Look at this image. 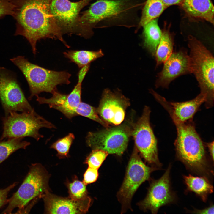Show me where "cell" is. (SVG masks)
I'll use <instances>...</instances> for the list:
<instances>
[{
  "label": "cell",
  "mask_w": 214,
  "mask_h": 214,
  "mask_svg": "<svg viewBox=\"0 0 214 214\" xmlns=\"http://www.w3.org/2000/svg\"><path fill=\"white\" fill-rule=\"evenodd\" d=\"M51 0H12V16L16 21L15 35H21L29 43L33 53H36V44L42 39L59 40L68 45L56 26L50 11Z\"/></svg>",
  "instance_id": "6da1fadb"
},
{
  "label": "cell",
  "mask_w": 214,
  "mask_h": 214,
  "mask_svg": "<svg viewBox=\"0 0 214 214\" xmlns=\"http://www.w3.org/2000/svg\"><path fill=\"white\" fill-rule=\"evenodd\" d=\"M145 0H97L80 17V36L85 38L91 37L95 28H136L140 19L139 12Z\"/></svg>",
  "instance_id": "7a4b0ae2"
},
{
  "label": "cell",
  "mask_w": 214,
  "mask_h": 214,
  "mask_svg": "<svg viewBox=\"0 0 214 214\" xmlns=\"http://www.w3.org/2000/svg\"><path fill=\"white\" fill-rule=\"evenodd\" d=\"M174 124L177 132L174 144L178 157L192 170L206 172L208 167L204 146L192 122L190 120Z\"/></svg>",
  "instance_id": "3957f363"
},
{
  "label": "cell",
  "mask_w": 214,
  "mask_h": 214,
  "mask_svg": "<svg viewBox=\"0 0 214 214\" xmlns=\"http://www.w3.org/2000/svg\"><path fill=\"white\" fill-rule=\"evenodd\" d=\"M10 60L21 70L28 84L30 100L42 92L52 94L57 86L68 84L71 75L66 71H56L46 69L30 62L24 56H18Z\"/></svg>",
  "instance_id": "277c9868"
},
{
  "label": "cell",
  "mask_w": 214,
  "mask_h": 214,
  "mask_svg": "<svg viewBox=\"0 0 214 214\" xmlns=\"http://www.w3.org/2000/svg\"><path fill=\"white\" fill-rule=\"evenodd\" d=\"M188 40L191 73L199 83L200 93L205 96L206 107L209 108L214 102V58L210 51L196 37L189 35Z\"/></svg>",
  "instance_id": "5b68a950"
},
{
  "label": "cell",
  "mask_w": 214,
  "mask_h": 214,
  "mask_svg": "<svg viewBox=\"0 0 214 214\" xmlns=\"http://www.w3.org/2000/svg\"><path fill=\"white\" fill-rule=\"evenodd\" d=\"M50 177L41 164H32L22 184L7 200L8 206L2 213H11L16 208L21 211L31 201L42 198L51 191L48 183Z\"/></svg>",
  "instance_id": "8992f818"
},
{
  "label": "cell",
  "mask_w": 214,
  "mask_h": 214,
  "mask_svg": "<svg viewBox=\"0 0 214 214\" xmlns=\"http://www.w3.org/2000/svg\"><path fill=\"white\" fill-rule=\"evenodd\" d=\"M3 131L0 141L4 139L30 137L38 141L43 136L39 133L42 128H55V126L33 110L18 113L12 112L2 118Z\"/></svg>",
  "instance_id": "52a82bcc"
},
{
  "label": "cell",
  "mask_w": 214,
  "mask_h": 214,
  "mask_svg": "<svg viewBox=\"0 0 214 214\" xmlns=\"http://www.w3.org/2000/svg\"><path fill=\"white\" fill-rule=\"evenodd\" d=\"M133 123L131 119H128L118 125L89 132L86 137V143L92 150H101L121 156L127 148Z\"/></svg>",
  "instance_id": "ba28073f"
},
{
  "label": "cell",
  "mask_w": 214,
  "mask_h": 214,
  "mask_svg": "<svg viewBox=\"0 0 214 214\" xmlns=\"http://www.w3.org/2000/svg\"><path fill=\"white\" fill-rule=\"evenodd\" d=\"M158 169L144 163L135 146L124 180L117 193L118 200L121 204V213H125L128 209L132 210L131 203L134 193L141 184L149 179L152 172Z\"/></svg>",
  "instance_id": "9c48e42d"
},
{
  "label": "cell",
  "mask_w": 214,
  "mask_h": 214,
  "mask_svg": "<svg viewBox=\"0 0 214 214\" xmlns=\"http://www.w3.org/2000/svg\"><path fill=\"white\" fill-rule=\"evenodd\" d=\"M150 108L145 106L141 116L133 123L131 136L140 155L151 166L156 167L161 164L158 158L157 141L150 124Z\"/></svg>",
  "instance_id": "30bf717a"
},
{
  "label": "cell",
  "mask_w": 214,
  "mask_h": 214,
  "mask_svg": "<svg viewBox=\"0 0 214 214\" xmlns=\"http://www.w3.org/2000/svg\"><path fill=\"white\" fill-rule=\"evenodd\" d=\"M92 0L72 2L68 0H51V13L62 35L75 34L80 36L79 12Z\"/></svg>",
  "instance_id": "8fae6325"
},
{
  "label": "cell",
  "mask_w": 214,
  "mask_h": 214,
  "mask_svg": "<svg viewBox=\"0 0 214 214\" xmlns=\"http://www.w3.org/2000/svg\"><path fill=\"white\" fill-rule=\"evenodd\" d=\"M0 100L5 115L12 112H29L34 109L11 72L0 67Z\"/></svg>",
  "instance_id": "7c38bea8"
},
{
  "label": "cell",
  "mask_w": 214,
  "mask_h": 214,
  "mask_svg": "<svg viewBox=\"0 0 214 214\" xmlns=\"http://www.w3.org/2000/svg\"><path fill=\"white\" fill-rule=\"evenodd\" d=\"M130 100L119 91L108 89L103 92L97 111L100 117L109 125H119L124 121Z\"/></svg>",
  "instance_id": "4fadbf2b"
},
{
  "label": "cell",
  "mask_w": 214,
  "mask_h": 214,
  "mask_svg": "<svg viewBox=\"0 0 214 214\" xmlns=\"http://www.w3.org/2000/svg\"><path fill=\"white\" fill-rule=\"evenodd\" d=\"M170 169L169 165L160 178L152 182L146 197L138 204L141 209L144 211L150 210L152 214H156L161 206L173 201L170 185Z\"/></svg>",
  "instance_id": "5bb4252c"
},
{
  "label": "cell",
  "mask_w": 214,
  "mask_h": 214,
  "mask_svg": "<svg viewBox=\"0 0 214 214\" xmlns=\"http://www.w3.org/2000/svg\"><path fill=\"white\" fill-rule=\"evenodd\" d=\"M190 73L189 56L185 49H181L173 52L164 62L163 69L158 74L155 86L167 88L170 83L176 78Z\"/></svg>",
  "instance_id": "9a60e30c"
},
{
  "label": "cell",
  "mask_w": 214,
  "mask_h": 214,
  "mask_svg": "<svg viewBox=\"0 0 214 214\" xmlns=\"http://www.w3.org/2000/svg\"><path fill=\"white\" fill-rule=\"evenodd\" d=\"M45 205V212L48 214H84L87 212L92 202L89 196L80 200L58 196L50 192L42 198Z\"/></svg>",
  "instance_id": "2e32d148"
},
{
  "label": "cell",
  "mask_w": 214,
  "mask_h": 214,
  "mask_svg": "<svg viewBox=\"0 0 214 214\" xmlns=\"http://www.w3.org/2000/svg\"><path fill=\"white\" fill-rule=\"evenodd\" d=\"M169 112L174 123L184 122L192 119L200 105L206 100L200 93L193 99L182 102H168L155 91L152 93Z\"/></svg>",
  "instance_id": "e0dca14e"
},
{
  "label": "cell",
  "mask_w": 214,
  "mask_h": 214,
  "mask_svg": "<svg viewBox=\"0 0 214 214\" xmlns=\"http://www.w3.org/2000/svg\"><path fill=\"white\" fill-rule=\"evenodd\" d=\"M191 21L214 23V6L211 0H183L180 7Z\"/></svg>",
  "instance_id": "ac0fdd59"
},
{
  "label": "cell",
  "mask_w": 214,
  "mask_h": 214,
  "mask_svg": "<svg viewBox=\"0 0 214 214\" xmlns=\"http://www.w3.org/2000/svg\"><path fill=\"white\" fill-rule=\"evenodd\" d=\"M142 27L143 45L155 56L162 34V31L158 24L157 18L150 21Z\"/></svg>",
  "instance_id": "d6986e66"
},
{
  "label": "cell",
  "mask_w": 214,
  "mask_h": 214,
  "mask_svg": "<svg viewBox=\"0 0 214 214\" xmlns=\"http://www.w3.org/2000/svg\"><path fill=\"white\" fill-rule=\"evenodd\" d=\"M170 26L164 23L162 30L161 37L157 48L155 56L156 67L164 63L173 52L174 44V34L170 31Z\"/></svg>",
  "instance_id": "ffe728a7"
},
{
  "label": "cell",
  "mask_w": 214,
  "mask_h": 214,
  "mask_svg": "<svg viewBox=\"0 0 214 214\" xmlns=\"http://www.w3.org/2000/svg\"><path fill=\"white\" fill-rule=\"evenodd\" d=\"M166 8L161 0H145L135 32L150 21L157 18Z\"/></svg>",
  "instance_id": "44dd1931"
},
{
  "label": "cell",
  "mask_w": 214,
  "mask_h": 214,
  "mask_svg": "<svg viewBox=\"0 0 214 214\" xmlns=\"http://www.w3.org/2000/svg\"><path fill=\"white\" fill-rule=\"evenodd\" d=\"M65 57L75 63L79 68L102 56L103 54L101 50L97 51L87 50L67 51L63 53Z\"/></svg>",
  "instance_id": "7402d4cb"
},
{
  "label": "cell",
  "mask_w": 214,
  "mask_h": 214,
  "mask_svg": "<svg viewBox=\"0 0 214 214\" xmlns=\"http://www.w3.org/2000/svg\"><path fill=\"white\" fill-rule=\"evenodd\" d=\"M83 80L78 79V81L72 91L67 94L65 101L60 112L69 119L77 116L75 110L81 101V86Z\"/></svg>",
  "instance_id": "603a6c76"
},
{
  "label": "cell",
  "mask_w": 214,
  "mask_h": 214,
  "mask_svg": "<svg viewBox=\"0 0 214 214\" xmlns=\"http://www.w3.org/2000/svg\"><path fill=\"white\" fill-rule=\"evenodd\" d=\"M184 179L188 188L199 195L204 201L207 195L213 192V186L204 177H196L190 174L185 176Z\"/></svg>",
  "instance_id": "cb8c5ba5"
},
{
  "label": "cell",
  "mask_w": 214,
  "mask_h": 214,
  "mask_svg": "<svg viewBox=\"0 0 214 214\" xmlns=\"http://www.w3.org/2000/svg\"><path fill=\"white\" fill-rule=\"evenodd\" d=\"M23 138H13L0 141V164L17 150L25 149L29 142L23 140Z\"/></svg>",
  "instance_id": "d4e9b609"
},
{
  "label": "cell",
  "mask_w": 214,
  "mask_h": 214,
  "mask_svg": "<svg viewBox=\"0 0 214 214\" xmlns=\"http://www.w3.org/2000/svg\"><path fill=\"white\" fill-rule=\"evenodd\" d=\"M65 185L68 189V197L72 199L80 200L89 196L86 185L79 180L76 175L73 176L71 182L67 180Z\"/></svg>",
  "instance_id": "484cf974"
},
{
  "label": "cell",
  "mask_w": 214,
  "mask_h": 214,
  "mask_svg": "<svg viewBox=\"0 0 214 214\" xmlns=\"http://www.w3.org/2000/svg\"><path fill=\"white\" fill-rule=\"evenodd\" d=\"M75 137L73 134L69 133L65 136L58 139L50 147L57 152V156L60 159L69 157L70 148Z\"/></svg>",
  "instance_id": "4316f807"
},
{
  "label": "cell",
  "mask_w": 214,
  "mask_h": 214,
  "mask_svg": "<svg viewBox=\"0 0 214 214\" xmlns=\"http://www.w3.org/2000/svg\"><path fill=\"white\" fill-rule=\"evenodd\" d=\"M77 116L80 115L95 121L105 128L109 127V125L103 120L99 115L97 108L81 101L75 110Z\"/></svg>",
  "instance_id": "83f0119b"
},
{
  "label": "cell",
  "mask_w": 214,
  "mask_h": 214,
  "mask_svg": "<svg viewBox=\"0 0 214 214\" xmlns=\"http://www.w3.org/2000/svg\"><path fill=\"white\" fill-rule=\"evenodd\" d=\"M108 154V152L103 150H92L84 163L87 164L89 167L98 169Z\"/></svg>",
  "instance_id": "f1b7e54d"
},
{
  "label": "cell",
  "mask_w": 214,
  "mask_h": 214,
  "mask_svg": "<svg viewBox=\"0 0 214 214\" xmlns=\"http://www.w3.org/2000/svg\"><path fill=\"white\" fill-rule=\"evenodd\" d=\"M12 0H0V19L4 16L13 14Z\"/></svg>",
  "instance_id": "f546056e"
},
{
  "label": "cell",
  "mask_w": 214,
  "mask_h": 214,
  "mask_svg": "<svg viewBox=\"0 0 214 214\" xmlns=\"http://www.w3.org/2000/svg\"><path fill=\"white\" fill-rule=\"evenodd\" d=\"M98 169L88 167L83 175V182L86 185L93 183L97 180Z\"/></svg>",
  "instance_id": "4dcf8cb0"
},
{
  "label": "cell",
  "mask_w": 214,
  "mask_h": 214,
  "mask_svg": "<svg viewBox=\"0 0 214 214\" xmlns=\"http://www.w3.org/2000/svg\"><path fill=\"white\" fill-rule=\"evenodd\" d=\"M18 184V182H15L5 188L0 189V208L7 203V197L9 192Z\"/></svg>",
  "instance_id": "1f68e13d"
},
{
  "label": "cell",
  "mask_w": 214,
  "mask_h": 214,
  "mask_svg": "<svg viewBox=\"0 0 214 214\" xmlns=\"http://www.w3.org/2000/svg\"><path fill=\"white\" fill-rule=\"evenodd\" d=\"M183 0H161L166 7H167L173 5H177L180 7L182 5Z\"/></svg>",
  "instance_id": "d6a6232c"
},
{
  "label": "cell",
  "mask_w": 214,
  "mask_h": 214,
  "mask_svg": "<svg viewBox=\"0 0 214 214\" xmlns=\"http://www.w3.org/2000/svg\"><path fill=\"white\" fill-rule=\"evenodd\" d=\"M214 210V206L213 205L203 210H195L193 211V213L200 214H213Z\"/></svg>",
  "instance_id": "836d02e7"
},
{
  "label": "cell",
  "mask_w": 214,
  "mask_h": 214,
  "mask_svg": "<svg viewBox=\"0 0 214 214\" xmlns=\"http://www.w3.org/2000/svg\"><path fill=\"white\" fill-rule=\"evenodd\" d=\"M212 160H214V141L206 143Z\"/></svg>",
  "instance_id": "e575fe53"
}]
</instances>
